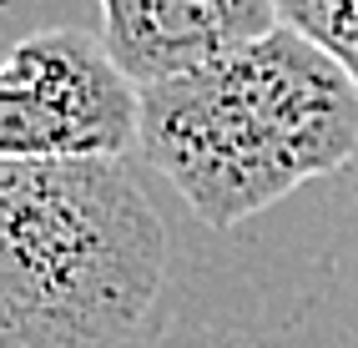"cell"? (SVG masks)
<instances>
[{
    "label": "cell",
    "instance_id": "7a4b0ae2",
    "mask_svg": "<svg viewBox=\"0 0 358 348\" xmlns=\"http://www.w3.org/2000/svg\"><path fill=\"white\" fill-rule=\"evenodd\" d=\"M166 232L122 157H0V348H127Z\"/></svg>",
    "mask_w": 358,
    "mask_h": 348
},
{
    "label": "cell",
    "instance_id": "277c9868",
    "mask_svg": "<svg viewBox=\"0 0 358 348\" xmlns=\"http://www.w3.org/2000/svg\"><path fill=\"white\" fill-rule=\"evenodd\" d=\"M96 6L106 51L136 86L207 66L282 26L278 0H96Z\"/></svg>",
    "mask_w": 358,
    "mask_h": 348
},
{
    "label": "cell",
    "instance_id": "6da1fadb",
    "mask_svg": "<svg viewBox=\"0 0 358 348\" xmlns=\"http://www.w3.org/2000/svg\"><path fill=\"white\" fill-rule=\"evenodd\" d=\"M136 147L207 227H237L358 152V76L282 20L237 51L141 86Z\"/></svg>",
    "mask_w": 358,
    "mask_h": 348
},
{
    "label": "cell",
    "instance_id": "3957f363",
    "mask_svg": "<svg viewBox=\"0 0 358 348\" xmlns=\"http://www.w3.org/2000/svg\"><path fill=\"white\" fill-rule=\"evenodd\" d=\"M141 86L101 36L45 26L0 51V157H127Z\"/></svg>",
    "mask_w": 358,
    "mask_h": 348
},
{
    "label": "cell",
    "instance_id": "5b68a950",
    "mask_svg": "<svg viewBox=\"0 0 358 348\" xmlns=\"http://www.w3.org/2000/svg\"><path fill=\"white\" fill-rule=\"evenodd\" d=\"M278 6H282V20L313 31L358 76V0H278Z\"/></svg>",
    "mask_w": 358,
    "mask_h": 348
}]
</instances>
